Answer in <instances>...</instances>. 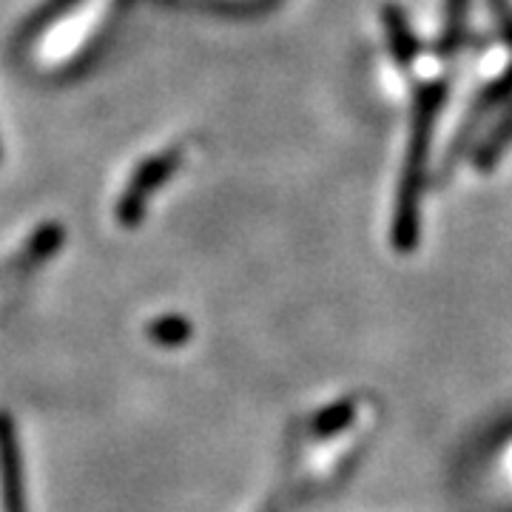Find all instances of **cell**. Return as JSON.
I'll use <instances>...</instances> for the list:
<instances>
[{
	"label": "cell",
	"mask_w": 512,
	"mask_h": 512,
	"mask_svg": "<svg viewBox=\"0 0 512 512\" xmlns=\"http://www.w3.org/2000/svg\"><path fill=\"white\" fill-rule=\"evenodd\" d=\"M23 456H20L18 430L9 413L0 410V501L3 512H29L26 481H23Z\"/></svg>",
	"instance_id": "obj_2"
},
{
	"label": "cell",
	"mask_w": 512,
	"mask_h": 512,
	"mask_svg": "<svg viewBox=\"0 0 512 512\" xmlns=\"http://www.w3.org/2000/svg\"><path fill=\"white\" fill-rule=\"evenodd\" d=\"M180 165V157L177 154H163V157H151L148 163H143L140 168H134V174L128 177V188L120 200V220L131 225L143 217V208H146L148 194L163 185Z\"/></svg>",
	"instance_id": "obj_3"
},
{
	"label": "cell",
	"mask_w": 512,
	"mask_h": 512,
	"mask_svg": "<svg viewBox=\"0 0 512 512\" xmlns=\"http://www.w3.org/2000/svg\"><path fill=\"white\" fill-rule=\"evenodd\" d=\"M114 0H72L46 20L29 43L37 72H66L103 35Z\"/></svg>",
	"instance_id": "obj_1"
},
{
	"label": "cell",
	"mask_w": 512,
	"mask_h": 512,
	"mask_svg": "<svg viewBox=\"0 0 512 512\" xmlns=\"http://www.w3.org/2000/svg\"><path fill=\"white\" fill-rule=\"evenodd\" d=\"M191 336V325L185 316H160L148 325V339L160 348H183Z\"/></svg>",
	"instance_id": "obj_4"
}]
</instances>
